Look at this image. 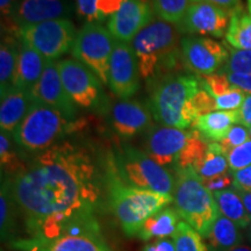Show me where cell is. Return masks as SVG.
I'll use <instances>...</instances> for the list:
<instances>
[{"label":"cell","mask_w":251,"mask_h":251,"mask_svg":"<svg viewBox=\"0 0 251 251\" xmlns=\"http://www.w3.org/2000/svg\"><path fill=\"white\" fill-rule=\"evenodd\" d=\"M202 183L209 192L215 193L233 187L234 178L233 175L227 172V174L215 176V177L209 178V179H202Z\"/></svg>","instance_id":"obj_41"},{"label":"cell","mask_w":251,"mask_h":251,"mask_svg":"<svg viewBox=\"0 0 251 251\" xmlns=\"http://www.w3.org/2000/svg\"><path fill=\"white\" fill-rule=\"evenodd\" d=\"M230 23V13L208 2L194 1L177 25L181 34H199L222 37Z\"/></svg>","instance_id":"obj_16"},{"label":"cell","mask_w":251,"mask_h":251,"mask_svg":"<svg viewBox=\"0 0 251 251\" xmlns=\"http://www.w3.org/2000/svg\"><path fill=\"white\" fill-rule=\"evenodd\" d=\"M21 40V39H20ZM47 61L35 49L21 40L13 87L30 91L36 85L45 71Z\"/></svg>","instance_id":"obj_22"},{"label":"cell","mask_w":251,"mask_h":251,"mask_svg":"<svg viewBox=\"0 0 251 251\" xmlns=\"http://www.w3.org/2000/svg\"><path fill=\"white\" fill-rule=\"evenodd\" d=\"M117 40L101 24H85L78 30L72 56L92 71L103 85L108 84L109 61Z\"/></svg>","instance_id":"obj_9"},{"label":"cell","mask_w":251,"mask_h":251,"mask_svg":"<svg viewBox=\"0 0 251 251\" xmlns=\"http://www.w3.org/2000/svg\"><path fill=\"white\" fill-rule=\"evenodd\" d=\"M221 74H251V50H229L228 61L220 70Z\"/></svg>","instance_id":"obj_34"},{"label":"cell","mask_w":251,"mask_h":251,"mask_svg":"<svg viewBox=\"0 0 251 251\" xmlns=\"http://www.w3.org/2000/svg\"><path fill=\"white\" fill-rule=\"evenodd\" d=\"M180 219L176 208L166 207L146 220L136 237L142 241H151L174 236Z\"/></svg>","instance_id":"obj_27"},{"label":"cell","mask_w":251,"mask_h":251,"mask_svg":"<svg viewBox=\"0 0 251 251\" xmlns=\"http://www.w3.org/2000/svg\"><path fill=\"white\" fill-rule=\"evenodd\" d=\"M240 124V114L236 111H215L199 117L193 122V129L201 134L206 141L220 142L226 137L234 124Z\"/></svg>","instance_id":"obj_24"},{"label":"cell","mask_w":251,"mask_h":251,"mask_svg":"<svg viewBox=\"0 0 251 251\" xmlns=\"http://www.w3.org/2000/svg\"><path fill=\"white\" fill-rule=\"evenodd\" d=\"M78 31L69 19H55L20 28L19 36L46 61H55L72 49Z\"/></svg>","instance_id":"obj_10"},{"label":"cell","mask_w":251,"mask_h":251,"mask_svg":"<svg viewBox=\"0 0 251 251\" xmlns=\"http://www.w3.org/2000/svg\"><path fill=\"white\" fill-rule=\"evenodd\" d=\"M228 168L227 153L219 142H212L208 143L205 156L198 163L194 170L201 179H209L215 176L227 174Z\"/></svg>","instance_id":"obj_31"},{"label":"cell","mask_w":251,"mask_h":251,"mask_svg":"<svg viewBox=\"0 0 251 251\" xmlns=\"http://www.w3.org/2000/svg\"><path fill=\"white\" fill-rule=\"evenodd\" d=\"M153 13L161 20L172 25H179L193 0H150Z\"/></svg>","instance_id":"obj_32"},{"label":"cell","mask_w":251,"mask_h":251,"mask_svg":"<svg viewBox=\"0 0 251 251\" xmlns=\"http://www.w3.org/2000/svg\"><path fill=\"white\" fill-rule=\"evenodd\" d=\"M21 40L14 34H2L0 46V93L4 96L13 89Z\"/></svg>","instance_id":"obj_26"},{"label":"cell","mask_w":251,"mask_h":251,"mask_svg":"<svg viewBox=\"0 0 251 251\" xmlns=\"http://www.w3.org/2000/svg\"><path fill=\"white\" fill-rule=\"evenodd\" d=\"M17 200H15L11 178L1 176V190H0V234L4 242H12L19 236V214H20Z\"/></svg>","instance_id":"obj_23"},{"label":"cell","mask_w":251,"mask_h":251,"mask_svg":"<svg viewBox=\"0 0 251 251\" xmlns=\"http://www.w3.org/2000/svg\"><path fill=\"white\" fill-rule=\"evenodd\" d=\"M142 251H176L175 242L169 237L157 238L152 242L147 243Z\"/></svg>","instance_id":"obj_46"},{"label":"cell","mask_w":251,"mask_h":251,"mask_svg":"<svg viewBox=\"0 0 251 251\" xmlns=\"http://www.w3.org/2000/svg\"><path fill=\"white\" fill-rule=\"evenodd\" d=\"M180 35L176 25L156 17L131 41L141 77L149 85L184 67Z\"/></svg>","instance_id":"obj_2"},{"label":"cell","mask_w":251,"mask_h":251,"mask_svg":"<svg viewBox=\"0 0 251 251\" xmlns=\"http://www.w3.org/2000/svg\"><path fill=\"white\" fill-rule=\"evenodd\" d=\"M238 114H240V124L244 127H251V94L246 97L244 101L240 108H238Z\"/></svg>","instance_id":"obj_47"},{"label":"cell","mask_w":251,"mask_h":251,"mask_svg":"<svg viewBox=\"0 0 251 251\" xmlns=\"http://www.w3.org/2000/svg\"><path fill=\"white\" fill-rule=\"evenodd\" d=\"M141 72L130 43L115 42L108 70V86L120 99L133 97L141 86Z\"/></svg>","instance_id":"obj_14"},{"label":"cell","mask_w":251,"mask_h":251,"mask_svg":"<svg viewBox=\"0 0 251 251\" xmlns=\"http://www.w3.org/2000/svg\"><path fill=\"white\" fill-rule=\"evenodd\" d=\"M249 133H250V137H251V127L249 128Z\"/></svg>","instance_id":"obj_52"},{"label":"cell","mask_w":251,"mask_h":251,"mask_svg":"<svg viewBox=\"0 0 251 251\" xmlns=\"http://www.w3.org/2000/svg\"><path fill=\"white\" fill-rule=\"evenodd\" d=\"M155 18L149 0H125L121 7L108 19L107 28L119 42L130 43L134 37Z\"/></svg>","instance_id":"obj_15"},{"label":"cell","mask_w":251,"mask_h":251,"mask_svg":"<svg viewBox=\"0 0 251 251\" xmlns=\"http://www.w3.org/2000/svg\"><path fill=\"white\" fill-rule=\"evenodd\" d=\"M237 192H238V194H240V197L242 198V201L244 203V206H246L248 213H249V215L251 216V191L237 190Z\"/></svg>","instance_id":"obj_48"},{"label":"cell","mask_w":251,"mask_h":251,"mask_svg":"<svg viewBox=\"0 0 251 251\" xmlns=\"http://www.w3.org/2000/svg\"><path fill=\"white\" fill-rule=\"evenodd\" d=\"M250 139V133L248 128L244 127L242 125H236L233 126L230 128V130L228 131V134L226 135V137L222 141H220V146L222 147V149L225 150L226 153L230 151L231 149L236 148V147L241 146V144L246 143L247 141Z\"/></svg>","instance_id":"obj_38"},{"label":"cell","mask_w":251,"mask_h":251,"mask_svg":"<svg viewBox=\"0 0 251 251\" xmlns=\"http://www.w3.org/2000/svg\"><path fill=\"white\" fill-rule=\"evenodd\" d=\"M74 126L63 113L34 100L13 137L23 150L40 153L58 143L65 134L74 129Z\"/></svg>","instance_id":"obj_8"},{"label":"cell","mask_w":251,"mask_h":251,"mask_svg":"<svg viewBox=\"0 0 251 251\" xmlns=\"http://www.w3.org/2000/svg\"><path fill=\"white\" fill-rule=\"evenodd\" d=\"M244 99H246V94L243 91L234 87L228 93L215 98L216 111H236L242 106Z\"/></svg>","instance_id":"obj_39"},{"label":"cell","mask_w":251,"mask_h":251,"mask_svg":"<svg viewBox=\"0 0 251 251\" xmlns=\"http://www.w3.org/2000/svg\"><path fill=\"white\" fill-rule=\"evenodd\" d=\"M13 134L1 131L0 133V164H1V176L13 178L21 174L27 168L23 155L19 151L20 147L15 142Z\"/></svg>","instance_id":"obj_29"},{"label":"cell","mask_w":251,"mask_h":251,"mask_svg":"<svg viewBox=\"0 0 251 251\" xmlns=\"http://www.w3.org/2000/svg\"><path fill=\"white\" fill-rule=\"evenodd\" d=\"M97 211L85 207L50 215L27 227L26 234L49 240L63 236H102Z\"/></svg>","instance_id":"obj_11"},{"label":"cell","mask_w":251,"mask_h":251,"mask_svg":"<svg viewBox=\"0 0 251 251\" xmlns=\"http://www.w3.org/2000/svg\"><path fill=\"white\" fill-rule=\"evenodd\" d=\"M176 251H208L202 236L185 221H180L174 236Z\"/></svg>","instance_id":"obj_33"},{"label":"cell","mask_w":251,"mask_h":251,"mask_svg":"<svg viewBox=\"0 0 251 251\" xmlns=\"http://www.w3.org/2000/svg\"><path fill=\"white\" fill-rule=\"evenodd\" d=\"M15 251H113L103 236H63L49 240L25 236L8 243Z\"/></svg>","instance_id":"obj_17"},{"label":"cell","mask_w":251,"mask_h":251,"mask_svg":"<svg viewBox=\"0 0 251 251\" xmlns=\"http://www.w3.org/2000/svg\"><path fill=\"white\" fill-rule=\"evenodd\" d=\"M98 0H75V7L78 18L83 19L85 24H101L98 9Z\"/></svg>","instance_id":"obj_40"},{"label":"cell","mask_w":251,"mask_h":251,"mask_svg":"<svg viewBox=\"0 0 251 251\" xmlns=\"http://www.w3.org/2000/svg\"><path fill=\"white\" fill-rule=\"evenodd\" d=\"M229 251H251V246L250 244H240V246H237L236 248H234V249L229 250Z\"/></svg>","instance_id":"obj_49"},{"label":"cell","mask_w":251,"mask_h":251,"mask_svg":"<svg viewBox=\"0 0 251 251\" xmlns=\"http://www.w3.org/2000/svg\"><path fill=\"white\" fill-rule=\"evenodd\" d=\"M180 48L184 68L200 76L220 72L229 57V50L224 45L207 37H181Z\"/></svg>","instance_id":"obj_13"},{"label":"cell","mask_w":251,"mask_h":251,"mask_svg":"<svg viewBox=\"0 0 251 251\" xmlns=\"http://www.w3.org/2000/svg\"><path fill=\"white\" fill-rule=\"evenodd\" d=\"M143 151L163 168L174 171L196 168L208 142L196 129L151 125L143 134Z\"/></svg>","instance_id":"obj_4"},{"label":"cell","mask_w":251,"mask_h":251,"mask_svg":"<svg viewBox=\"0 0 251 251\" xmlns=\"http://www.w3.org/2000/svg\"><path fill=\"white\" fill-rule=\"evenodd\" d=\"M226 41L234 49L251 50V15L244 8L230 15Z\"/></svg>","instance_id":"obj_30"},{"label":"cell","mask_w":251,"mask_h":251,"mask_svg":"<svg viewBox=\"0 0 251 251\" xmlns=\"http://www.w3.org/2000/svg\"><path fill=\"white\" fill-rule=\"evenodd\" d=\"M11 181L27 228L58 213L98 209L106 190V163L100 165L89 147L62 141L37 153Z\"/></svg>","instance_id":"obj_1"},{"label":"cell","mask_w":251,"mask_h":251,"mask_svg":"<svg viewBox=\"0 0 251 251\" xmlns=\"http://www.w3.org/2000/svg\"><path fill=\"white\" fill-rule=\"evenodd\" d=\"M194 1H202V2H208L214 6H218L220 8H224L225 11H227L230 13V15L234 12L243 9L242 0H193Z\"/></svg>","instance_id":"obj_45"},{"label":"cell","mask_w":251,"mask_h":251,"mask_svg":"<svg viewBox=\"0 0 251 251\" xmlns=\"http://www.w3.org/2000/svg\"><path fill=\"white\" fill-rule=\"evenodd\" d=\"M106 193L109 208L127 236H137L150 216L174 202L170 194L125 184L106 161Z\"/></svg>","instance_id":"obj_3"},{"label":"cell","mask_w":251,"mask_h":251,"mask_svg":"<svg viewBox=\"0 0 251 251\" xmlns=\"http://www.w3.org/2000/svg\"><path fill=\"white\" fill-rule=\"evenodd\" d=\"M63 86L72 101L84 109H92L102 100L101 83L92 71L77 59L57 62Z\"/></svg>","instance_id":"obj_12"},{"label":"cell","mask_w":251,"mask_h":251,"mask_svg":"<svg viewBox=\"0 0 251 251\" xmlns=\"http://www.w3.org/2000/svg\"><path fill=\"white\" fill-rule=\"evenodd\" d=\"M111 125L122 139H131L144 133L152 125V114L148 106L142 102L122 99L111 109Z\"/></svg>","instance_id":"obj_20"},{"label":"cell","mask_w":251,"mask_h":251,"mask_svg":"<svg viewBox=\"0 0 251 251\" xmlns=\"http://www.w3.org/2000/svg\"><path fill=\"white\" fill-rule=\"evenodd\" d=\"M19 0H0V12H1V33L2 34H14L19 35L13 30L11 24L12 12L14 6Z\"/></svg>","instance_id":"obj_42"},{"label":"cell","mask_w":251,"mask_h":251,"mask_svg":"<svg viewBox=\"0 0 251 251\" xmlns=\"http://www.w3.org/2000/svg\"><path fill=\"white\" fill-rule=\"evenodd\" d=\"M107 161L125 184L170 196L174 193L175 176L142 150L124 144L108 157Z\"/></svg>","instance_id":"obj_7"},{"label":"cell","mask_w":251,"mask_h":251,"mask_svg":"<svg viewBox=\"0 0 251 251\" xmlns=\"http://www.w3.org/2000/svg\"><path fill=\"white\" fill-rule=\"evenodd\" d=\"M69 0H19L12 12L11 24L19 34L20 28L55 19H65L71 13Z\"/></svg>","instance_id":"obj_19"},{"label":"cell","mask_w":251,"mask_h":251,"mask_svg":"<svg viewBox=\"0 0 251 251\" xmlns=\"http://www.w3.org/2000/svg\"><path fill=\"white\" fill-rule=\"evenodd\" d=\"M33 102V96L28 90H19L13 87L4 96H1V105H0L1 131L13 134L29 112Z\"/></svg>","instance_id":"obj_21"},{"label":"cell","mask_w":251,"mask_h":251,"mask_svg":"<svg viewBox=\"0 0 251 251\" xmlns=\"http://www.w3.org/2000/svg\"><path fill=\"white\" fill-rule=\"evenodd\" d=\"M172 197L180 218L203 238L208 236L220 212L214 196L193 168L175 171Z\"/></svg>","instance_id":"obj_6"},{"label":"cell","mask_w":251,"mask_h":251,"mask_svg":"<svg viewBox=\"0 0 251 251\" xmlns=\"http://www.w3.org/2000/svg\"><path fill=\"white\" fill-rule=\"evenodd\" d=\"M234 185L237 190L251 191V165L247 168L233 172Z\"/></svg>","instance_id":"obj_44"},{"label":"cell","mask_w":251,"mask_h":251,"mask_svg":"<svg viewBox=\"0 0 251 251\" xmlns=\"http://www.w3.org/2000/svg\"><path fill=\"white\" fill-rule=\"evenodd\" d=\"M248 2V9H249V14L251 15V0H247Z\"/></svg>","instance_id":"obj_51"},{"label":"cell","mask_w":251,"mask_h":251,"mask_svg":"<svg viewBox=\"0 0 251 251\" xmlns=\"http://www.w3.org/2000/svg\"><path fill=\"white\" fill-rule=\"evenodd\" d=\"M149 109L152 118L163 126L187 129L197 120L191 99L202 89L200 77L193 75H169L152 83Z\"/></svg>","instance_id":"obj_5"},{"label":"cell","mask_w":251,"mask_h":251,"mask_svg":"<svg viewBox=\"0 0 251 251\" xmlns=\"http://www.w3.org/2000/svg\"><path fill=\"white\" fill-rule=\"evenodd\" d=\"M220 214L236 224L241 228H248L251 225V216L248 213L237 190L235 187L213 193Z\"/></svg>","instance_id":"obj_28"},{"label":"cell","mask_w":251,"mask_h":251,"mask_svg":"<svg viewBox=\"0 0 251 251\" xmlns=\"http://www.w3.org/2000/svg\"><path fill=\"white\" fill-rule=\"evenodd\" d=\"M205 238L208 251H229L242 244L243 233L241 227L220 214Z\"/></svg>","instance_id":"obj_25"},{"label":"cell","mask_w":251,"mask_h":251,"mask_svg":"<svg viewBox=\"0 0 251 251\" xmlns=\"http://www.w3.org/2000/svg\"><path fill=\"white\" fill-rule=\"evenodd\" d=\"M247 238H248V242H249V244L251 246V225L247 228Z\"/></svg>","instance_id":"obj_50"},{"label":"cell","mask_w":251,"mask_h":251,"mask_svg":"<svg viewBox=\"0 0 251 251\" xmlns=\"http://www.w3.org/2000/svg\"><path fill=\"white\" fill-rule=\"evenodd\" d=\"M227 158L229 169L233 172L251 165V140L228 151Z\"/></svg>","instance_id":"obj_36"},{"label":"cell","mask_w":251,"mask_h":251,"mask_svg":"<svg viewBox=\"0 0 251 251\" xmlns=\"http://www.w3.org/2000/svg\"><path fill=\"white\" fill-rule=\"evenodd\" d=\"M200 80H201L202 89L208 91L214 98L224 96L234 89V86L228 79L227 75L221 74V72H216V74L209 75V76H201Z\"/></svg>","instance_id":"obj_35"},{"label":"cell","mask_w":251,"mask_h":251,"mask_svg":"<svg viewBox=\"0 0 251 251\" xmlns=\"http://www.w3.org/2000/svg\"><path fill=\"white\" fill-rule=\"evenodd\" d=\"M30 92L35 101L57 109L70 120L76 115V103L63 86L57 62L47 61L42 76Z\"/></svg>","instance_id":"obj_18"},{"label":"cell","mask_w":251,"mask_h":251,"mask_svg":"<svg viewBox=\"0 0 251 251\" xmlns=\"http://www.w3.org/2000/svg\"><path fill=\"white\" fill-rule=\"evenodd\" d=\"M191 106H192V109L197 119L216 111L215 98L208 91L203 89H200L194 94L193 98L191 99Z\"/></svg>","instance_id":"obj_37"},{"label":"cell","mask_w":251,"mask_h":251,"mask_svg":"<svg viewBox=\"0 0 251 251\" xmlns=\"http://www.w3.org/2000/svg\"><path fill=\"white\" fill-rule=\"evenodd\" d=\"M227 75L229 81L234 87L243 91L244 93L251 94V74H236L229 72Z\"/></svg>","instance_id":"obj_43"}]
</instances>
